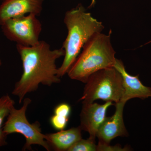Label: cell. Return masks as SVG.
<instances>
[{"instance_id":"2","label":"cell","mask_w":151,"mask_h":151,"mask_svg":"<svg viewBox=\"0 0 151 151\" xmlns=\"http://www.w3.org/2000/svg\"><path fill=\"white\" fill-rule=\"evenodd\" d=\"M63 22L68 34L62 47L65 51L64 59L58 69V76L60 78L68 73L84 45L92 36L101 32L105 28L102 22L86 12L81 4L66 12Z\"/></svg>"},{"instance_id":"18","label":"cell","mask_w":151,"mask_h":151,"mask_svg":"<svg viewBox=\"0 0 151 151\" xmlns=\"http://www.w3.org/2000/svg\"><path fill=\"white\" fill-rule=\"evenodd\" d=\"M2 65V61L0 59V66H1Z\"/></svg>"},{"instance_id":"9","label":"cell","mask_w":151,"mask_h":151,"mask_svg":"<svg viewBox=\"0 0 151 151\" xmlns=\"http://www.w3.org/2000/svg\"><path fill=\"white\" fill-rule=\"evenodd\" d=\"M44 0H4L0 5V26L6 21L33 14L39 16L43 8Z\"/></svg>"},{"instance_id":"5","label":"cell","mask_w":151,"mask_h":151,"mask_svg":"<svg viewBox=\"0 0 151 151\" xmlns=\"http://www.w3.org/2000/svg\"><path fill=\"white\" fill-rule=\"evenodd\" d=\"M32 102L29 98H25L22 106L16 109L14 106L11 109L6 121L4 123L3 131L6 135L17 133L24 136L26 142L23 151L32 150L33 145H38L50 151V147L45 139V134L42 132L40 123L36 121L30 124L28 121L26 112Z\"/></svg>"},{"instance_id":"15","label":"cell","mask_w":151,"mask_h":151,"mask_svg":"<svg viewBox=\"0 0 151 151\" xmlns=\"http://www.w3.org/2000/svg\"><path fill=\"white\" fill-rule=\"evenodd\" d=\"M129 150V147H126L123 148L119 145L111 146L110 145V144L98 143L97 145V151H127L130 150Z\"/></svg>"},{"instance_id":"4","label":"cell","mask_w":151,"mask_h":151,"mask_svg":"<svg viewBox=\"0 0 151 151\" xmlns=\"http://www.w3.org/2000/svg\"><path fill=\"white\" fill-rule=\"evenodd\" d=\"M124 92L121 73L114 67L108 68L89 76L79 100L82 103H92L97 100L117 103L121 101Z\"/></svg>"},{"instance_id":"8","label":"cell","mask_w":151,"mask_h":151,"mask_svg":"<svg viewBox=\"0 0 151 151\" xmlns=\"http://www.w3.org/2000/svg\"><path fill=\"white\" fill-rule=\"evenodd\" d=\"M126 103L122 101L115 103V113L111 117H106L97 132L98 143L110 144L111 141L117 137H128L129 134L123 119V112Z\"/></svg>"},{"instance_id":"11","label":"cell","mask_w":151,"mask_h":151,"mask_svg":"<svg viewBox=\"0 0 151 151\" xmlns=\"http://www.w3.org/2000/svg\"><path fill=\"white\" fill-rule=\"evenodd\" d=\"M80 127L63 130L55 133L45 134V139L50 150L56 151H68L76 142L82 139Z\"/></svg>"},{"instance_id":"14","label":"cell","mask_w":151,"mask_h":151,"mask_svg":"<svg viewBox=\"0 0 151 151\" xmlns=\"http://www.w3.org/2000/svg\"><path fill=\"white\" fill-rule=\"evenodd\" d=\"M69 119V117L54 114L50 117V124L55 129L61 131L66 128Z\"/></svg>"},{"instance_id":"10","label":"cell","mask_w":151,"mask_h":151,"mask_svg":"<svg viewBox=\"0 0 151 151\" xmlns=\"http://www.w3.org/2000/svg\"><path fill=\"white\" fill-rule=\"evenodd\" d=\"M113 67L120 72L123 78L124 92L121 101L126 103L128 100L138 98L142 100L151 97V88L143 85L139 75L134 76L129 74L121 60L116 58Z\"/></svg>"},{"instance_id":"3","label":"cell","mask_w":151,"mask_h":151,"mask_svg":"<svg viewBox=\"0 0 151 151\" xmlns=\"http://www.w3.org/2000/svg\"><path fill=\"white\" fill-rule=\"evenodd\" d=\"M111 30L108 35L97 33L87 41L67 74L70 79L85 83L98 70L113 67L116 51L111 42Z\"/></svg>"},{"instance_id":"7","label":"cell","mask_w":151,"mask_h":151,"mask_svg":"<svg viewBox=\"0 0 151 151\" xmlns=\"http://www.w3.org/2000/svg\"><path fill=\"white\" fill-rule=\"evenodd\" d=\"M82 104L79 127L82 131L89 133V137L95 139L99 128L106 118L107 110L114 104L112 102H106L103 105L94 102Z\"/></svg>"},{"instance_id":"6","label":"cell","mask_w":151,"mask_h":151,"mask_svg":"<svg viewBox=\"0 0 151 151\" xmlns=\"http://www.w3.org/2000/svg\"><path fill=\"white\" fill-rule=\"evenodd\" d=\"M37 16L28 14L9 19L1 25L4 35L9 40L24 46L35 45L40 41L42 27Z\"/></svg>"},{"instance_id":"16","label":"cell","mask_w":151,"mask_h":151,"mask_svg":"<svg viewBox=\"0 0 151 151\" xmlns=\"http://www.w3.org/2000/svg\"><path fill=\"white\" fill-rule=\"evenodd\" d=\"M71 113V107L66 103H61L57 105L54 110V114L69 117Z\"/></svg>"},{"instance_id":"17","label":"cell","mask_w":151,"mask_h":151,"mask_svg":"<svg viewBox=\"0 0 151 151\" xmlns=\"http://www.w3.org/2000/svg\"><path fill=\"white\" fill-rule=\"evenodd\" d=\"M95 0H92V2H91V4L89 6V7H92V6H94L95 4Z\"/></svg>"},{"instance_id":"20","label":"cell","mask_w":151,"mask_h":151,"mask_svg":"<svg viewBox=\"0 0 151 151\" xmlns=\"http://www.w3.org/2000/svg\"><path fill=\"white\" fill-rule=\"evenodd\" d=\"M0 1H4V0H0Z\"/></svg>"},{"instance_id":"12","label":"cell","mask_w":151,"mask_h":151,"mask_svg":"<svg viewBox=\"0 0 151 151\" xmlns=\"http://www.w3.org/2000/svg\"><path fill=\"white\" fill-rule=\"evenodd\" d=\"M14 105V101L8 94L0 97V148L7 145V135L3 131V126L5 119Z\"/></svg>"},{"instance_id":"13","label":"cell","mask_w":151,"mask_h":151,"mask_svg":"<svg viewBox=\"0 0 151 151\" xmlns=\"http://www.w3.org/2000/svg\"><path fill=\"white\" fill-rule=\"evenodd\" d=\"M95 139L89 137L86 139H81L74 144L68 151H96Z\"/></svg>"},{"instance_id":"19","label":"cell","mask_w":151,"mask_h":151,"mask_svg":"<svg viewBox=\"0 0 151 151\" xmlns=\"http://www.w3.org/2000/svg\"><path fill=\"white\" fill-rule=\"evenodd\" d=\"M151 42V41H150V42H147V43H146V44H148V43H150V42Z\"/></svg>"},{"instance_id":"1","label":"cell","mask_w":151,"mask_h":151,"mask_svg":"<svg viewBox=\"0 0 151 151\" xmlns=\"http://www.w3.org/2000/svg\"><path fill=\"white\" fill-rule=\"evenodd\" d=\"M22 64L23 73L12 93L17 96L20 104L28 93L36 91L40 84L50 86L61 81L58 76L57 60L64 56L62 47L51 49L43 40L31 46L17 44Z\"/></svg>"}]
</instances>
